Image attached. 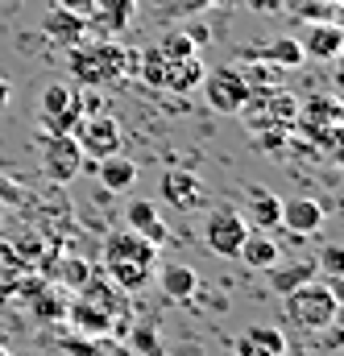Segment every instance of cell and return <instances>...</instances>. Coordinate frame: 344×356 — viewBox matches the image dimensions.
<instances>
[{
    "instance_id": "7402d4cb",
    "label": "cell",
    "mask_w": 344,
    "mask_h": 356,
    "mask_svg": "<svg viewBox=\"0 0 344 356\" xmlns=\"http://www.w3.org/2000/svg\"><path fill=\"white\" fill-rule=\"evenodd\" d=\"M249 58H265V63H274L278 71H299V67L307 63V54H303L299 38H278V42H269L261 54H249Z\"/></svg>"
},
{
    "instance_id": "603a6c76",
    "label": "cell",
    "mask_w": 344,
    "mask_h": 356,
    "mask_svg": "<svg viewBox=\"0 0 344 356\" xmlns=\"http://www.w3.org/2000/svg\"><path fill=\"white\" fill-rule=\"evenodd\" d=\"M79 99H84V95L71 88V83H46V88H42V120H50V116L75 108Z\"/></svg>"
},
{
    "instance_id": "8992f818",
    "label": "cell",
    "mask_w": 344,
    "mask_h": 356,
    "mask_svg": "<svg viewBox=\"0 0 344 356\" xmlns=\"http://www.w3.org/2000/svg\"><path fill=\"white\" fill-rule=\"evenodd\" d=\"M199 88L208 95V104H212V112H224V116H237L241 108H245V99H249V79H245V71H237V67H216V71H203V79H199Z\"/></svg>"
},
{
    "instance_id": "5bb4252c",
    "label": "cell",
    "mask_w": 344,
    "mask_h": 356,
    "mask_svg": "<svg viewBox=\"0 0 344 356\" xmlns=\"http://www.w3.org/2000/svg\"><path fill=\"white\" fill-rule=\"evenodd\" d=\"M158 191H162V199L171 207H178V211H191V207L203 203V182L191 175V170H166Z\"/></svg>"
},
{
    "instance_id": "4316f807",
    "label": "cell",
    "mask_w": 344,
    "mask_h": 356,
    "mask_svg": "<svg viewBox=\"0 0 344 356\" xmlns=\"http://www.w3.org/2000/svg\"><path fill=\"white\" fill-rule=\"evenodd\" d=\"M87 277H91V266H87L84 257H67V261L58 266V282H63V286H71V290L87 286Z\"/></svg>"
},
{
    "instance_id": "f1b7e54d",
    "label": "cell",
    "mask_w": 344,
    "mask_h": 356,
    "mask_svg": "<svg viewBox=\"0 0 344 356\" xmlns=\"http://www.w3.org/2000/svg\"><path fill=\"white\" fill-rule=\"evenodd\" d=\"M63 311H67V307H63V298H58L54 290L33 298V315H38V319H54V315H63Z\"/></svg>"
},
{
    "instance_id": "5b68a950",
    "label": "cell",
    "mask_w": 344,
    "mask_h": 356,
    "mask_svg": "<svg viewBox=\"0 0 344 356\" xmlns=\"http://www.w3.org/2000/svg\"><path fill=\"white\" fill-rule=\"evenodd\" d=\"M295 112H299V99L278 88H253L249 99H245V108H241L249 129H290Z\"/></svg>"
},
{
    "instance_id": "ac0fdd59",
    "label": "cell",
    "mask_w": 344,
    "mask_h": 356,
    "mask_svg": "<svg viewBox=\"0 0 344 356\" xmlns=\"http://www.w3.org/2000/svg\"><path fill=\"white\" fill-rule=\"evenodd\" d=\"M125 224H129L133 232H141L146 241H154V245L166 241V224L158 220V207H154L150 199H133V203L125 207Z\"/></svg>"
},
{
    "instance_id": "30bf717a",
    "label": "cell",
    "mask_w": 344,
    "mask_h": 356,
    "mask_svg": "<svg viewBox=\"0 0 344 356\" xmlns=\"http://www.w3.org/2000/svg\"><path fill=\"white\" fill-rule=\"evenodd\" d=\"M299 46H303V54L315 58V63H336L341 50H344V29L336 21H307Z\"/></svg>"
},
{
    "instance_id": "277c9868",
    "label": "cell",
    "mask_w": 344,
    "mask_h": 356,
    "mask_svg": "<svg viewBox=\"0 0 344 356\" xmlns=\"http://www.w3.org/2000/svg\"><path fill=\"white\" fill-rule=\"evenodd\" d=\"M341 120H344V108H341L336 95H311L307 104H299L290 129H295L299 137H307L311 145L336 154V149H341Z\"/></svg>"
},
{
    "instance_id": "e0dca14e",
    "label": "cell",
    "mask_w": 344,
    "mask_h": 356,
    "mask_svg": "<svg viewBox=\"0 0 344 356\" xmlns=\"http://www.w3.org/2000/svg\"><path fill=\"white\" fill-rule=\"evenodd\" d=\"M95 175H100V186H104V191L125 195V191L137 182V166H133L125 154H108V158H95Z\"/></svg>"
},
{
    "instance_id": "4fadbf2b",
    "label": "cell",
    "mask_w": 344,
    "mask_h": 356,
    "mask_svg": "<svg viewBox=\"0 0 344 356\" xmlns=\"http://www.w3.org/2000/svg\"><path fill=\"white\" fill-rule=\"evenodd\" d=\"M282 228H290L295 236H315L324 228V207L307 195H295V199H282Z\"/></svg>"
},
{
    "instance_id": "83f0119b",
    "label": "cell",
    "mask_w": 344,
    "mask_h": 356,
    "mask_svg": "<svg viewBox=\"0 0 344 356\" xmlns=\"http://www.w3.org/2000/svg\"><path fill=\"white\" fill-rule=\"evenodd\" d=\"M315 269H324V273H328V282H341V273H344V249H341V245H324L320 266H315Z\"/></svg>"
},
{
    "instance_id": "2e32d148",
    "label": "cell",
    "mask_w": 344,
    "mask_h": 356,
    "mask_svg": "<svg viewBox=\"0 0 344 356\" xmlns=\"http://www.w3.org/2000/svg\"><path fill=\"white\" fill-rule=\"evenodd\" d=\"M137 17V0H91V13H87V25H100L108 33H120L129 29Z\"/></svg>"
},
{
    "instance_id": "9a60e30c",
    "label": "cell",
    "mask_w": 344,
    "mask_h": 356,
    "mask_svg": "<svg viewBox=\"0 0 344 356\" xmlns=\"http://www.w3.org/2000/svg\"><path fill=\"white\" fill-rule=\"evenodd\" d=\"M42 33H46L50 42H58V46H75V42H84V33H87V17L54 4V8L42 17Z\"/></svg>"
},
{
    "instance_id": "cb8c5ba5",
    "label": "cell",
    "mask_w": 344,
    "mask_h": 356,
    "mask_svg": "<svg viewBox=\"0 0 344 356\" xmlns=\"http://www.w3.org/2000/svg\"><path fill=\"white\" fill-rule=\"evenodd\" d=\"M269 277H274V290L278 294H286V290H295V286H303V282H311L315 277V261H299V266H269L265 269Z\"/></svg>"
},
{
    "instance_id": "ba28073f",
    "label": "cell",
    "mask_w": 344,
    "mask_h": 356,
    "mask_svg": "<svg viewBox=\"0 0 344 356\" xmlns=\"http://www.w3.org/2000/svg\"><path fill=\"white\" fill-rule=\"evenodd\" d=\"M42 170L54 182H71L84 170V149H79L75 133H46L42 137Z\"/></svg>"
},
{
    "instance_id": "836d02e7",
    "label": "cell",
    "mask_w": 344,
    "mask_h": 356,
    "mask_svg": "<svg viewBox=\"0 0 344 356\" xmlns=\"http://www.w3.org/2000/svg\"><path fill=\"white\" fill-rule=\"evenodd\" d=\"M228 356H233V353H228Z\"/></svg>"
},
{
    "instance_id": "9c48e42d",
    "label": "cell",
    "mask_w": 344,
    "mask_h": 356,
    "mask_svg": "<svg viewBox=\"0 0 344 356\" xmlns=\"http://www.w3.org/2000/svg\"><path fill=\"white\" fill-rule=\"evenodd\" d=\"M75 141L79 149L91 154V158H108V154H120V120L112 112H95V116H84L79 129H75Z\"/></svg>"
},
{
    "instance_id": "8fae6325",
    "label": "cell",
    "mask_w": 344,
    "mask_h": 356,
    "mask_svg": "<svg viewBox=\"0 0 344 356\" xmlns=\"http://www.w3.org/2000/svg\"><path fill=\"white\" fill-rule=\"evenodd\" d=\"M286 353H290L286 332L274 327V323H253L233 340V356H286Z\"/></svg>"
},
{
    "instance_id": "3957f363",
    "label": "cell",
    "mask_w": 344,
    "mask_h": 356,
    "mask_svg": "<svg viewBox=\"0 0 344 356\" xmlns=\"http://www.w3.org/2000/svg\"><path fill=\"white\" fill-rule=\"evenodd\" d=\"M341 282H303L295 290H286V319L299 332H328L341 319Z\"/></svg>"
},
{
    "instance_id": "7a4b0ae2",
    "label": "cell",
    "mask_w": 344,
    "mask_h": 356,
    "mask_svg": "<svg viewBox=\"0 0 344 356\" xmlns=\"http://www.w3.org/2000/svg\"><path fill=\"white\" fill-rule=\"evenodd\" d=\"M67 50H71L67 67L79 79V88H108V83L133 75V50H125L116 42H75Z\"/></svg>"
},
{
    "instance_id": "4dcf8cb0",
    "label": "cell",
    "mask_w": 344,
    "mask_h": 356,
    "mask_svg": "<svg viewBox=\"0 0 344 356\" xmlns=\"http://www.w3.org/2000/svg\"><path fill=\"white\" fill-rule=\"evenodd\" d=\"M286 0H249V8H258V13H274V8H282Z\"/></svg>"
},
{
    "instance_id": "1f68e13d",
    "label": "cell",
    "mask_w": 344,
    "mask_h": 356,
    "mask_svg": "<svg viewBox=\"0 0 344 356\" xmlns=\"http://www.w3.org/2000/svg\"><path fill=\"white\" fill-rule=\"evenodd\" d=\"M8 104H13V83H8V79H0V112H4Z\"/></svg>"
},
{
    "instance_id": "484cf974",
    "label": "cell",
    "mask_w": 344,
    "mask_h": 356,
    "mask_svg": "<svg viewBox=\"0 0 344 356\" xmlns=\"http://www.w3.org/2000/svg\"><path fill=\"white\" fill-rule=\"evenodd\" d=\"M79 120H84V99H79L75 108H67V112H58V116L42 120V133H75V129H79Z\"/></svg>"
},
{
    "instance_id": "ffe728a7",
    "label": "cell",
    "mask_w": 344,
    "mask_h": 356,
    "mask_svg": "<svg viewBox=\"0 0 344 356\" xmlns=\"http://www.w3.org/2000/svg\"><path fill=\"white\" fill-rule=\"evenodd\" d=\"M237 261H245L249 269H269V266H278V261H282V249H278L265 232H253V228H249V236H245V245H241Z\"/></svg>"
},
{
    "instance_id": "44dd1931",
    "label": "cell",
    "mask_w": 344,
    "mask_h": 356,
    "mask_svg": "<svg viewBox=\"0 0 344 356\" xmlns=\"http://www.w3.org/2000/svg\"><path fill=\"white\" fill-rule=\"evenodd\" d=\"M158 286H162V294H166V298L182 302V298H191V294L199 290V273H195L191 266H162Z\"/></svg>"
},
{
    "instance_id": "d6a6232c",
    "label": "cell",
    "mask_w": 344,
    "mask_h": 356,
    "mask_svg": "<svg viewBox=\"0 0 344 356\" xmlns=\"http://www.w3.org/2000/svg\"><path fill=\"white\" fill-rule=\"evenodd\" d=\"M0 356H8V353H4V348H0Z\"/></svg>"
},
{
    "instance_id": "f546056e",
    "label": "cell",
    "mask_w": 344,
    "mask_h": 356,
    "mask_svg": "<svg viewBox=\"0 0 344 356\" xmlns=\"http://www.w3.org/2000/svg\"><path fill=\"white\" fill-rule=\"evenodd\" d=\"M50 4H58V8H71V13H79V17H87V13H91V0H50Z\"/></svg>"
},
{
    "instance_id": "7c38bea8",
    "label": "cell",
    "mask_w": 344,
    "mask_h": 356,
    "mask_svg": "<svg viewBox=\"0 0 344 356\" xmlns=\"http://www.w3.org/2000/svg\"><path fill=\"white\" fill-rule=\"evenodd\" d=\"M245 224L249 228H258V232H269V228H278V220H282V199L269 191V186H261V182H249L245 186Z\"/></svg>"
},
{
    "instance_id": "d6986e66",
    "label": "cell",
    "mask_w": 344,
    "mask_h": 356,
    "mask_svg": "<svg viewBox=\"0 0 344 356\" xmlns=\"http://www.w3.org/2000/svg\"><path fill=\"white\" fill-rule=\"evenodd\" d=\"M203 63L199 54H187V58H166V71H162V88L166 91H195L203 79Z\"/></svg>"
},
{
    "instance_id": "d4e9b609",
    "label": "cell",
    "mask_w": 344,
    "mask_h": 356,
    "mask_svg": "<svg viewBox=\"0 0 344 356\" xmlns=\"http://www.w3.org/2000/svg\"><path fill=\"white\" fill-rule=\"evenodd\" d=\"M158 50H162L166 58L199 54V50H195V38H191V33H182V29H166V33H162V42H158Z\"/></svg>"
},
{
    "instance_id": "6da1fadb",
    "label": "cell",
    "mask_w": 344,
    "mask_h": 356,
    "mask_svg": "<svg viewBox=\"0 0 344 356\" xmlns=\"http://www.w3.org/2000/svg\"><path fill=\"white\" fill-rule=\"evenodd\" d=\"M154 261H158V245L146 241L141 232L133 228H120L104 241V266H108V277L116 290L125 294H137L141 286H150V273H154Z\"/></svg>"
},
{
    "instance_id": "52a82bcc",
    "label": "cell",
    "mask_w": 344,
    "mask_h": 356,
    "mask_svg": "<svg viewBox=\"0 0 344 356\" xmlns=\"http://www.w3.org/2000/svg\"><path fill=\"white\" fill-rule=\"evenodd\" d=\"M245 236H249V224H245V216L233 211V207H216V211L208 216V224H203V245H208L216 257H237L241 245H245Z\"/></svg>"
}]
</instances>
